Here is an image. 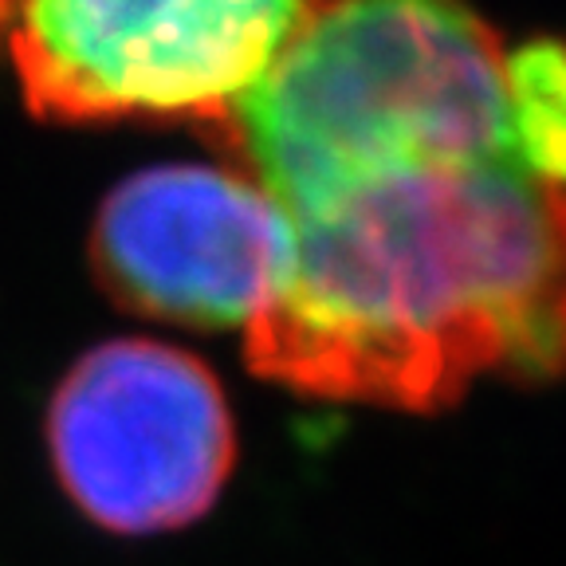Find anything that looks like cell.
<instances>
[{
    "mask_svg": "<svg viewBox=\"0 0 566 566\" xmlns=\"http://www.w3.org/2000/svg\"><path fill=\"white\" fill-rule=\"evenodd\" d=\"M558 189L507 150L389 154L275 189L287 264L244 327L248 366L381 409L457 406L484 374L555 378Z\"/></svg>",
    "mask_w": 566,
    "mask_h": 566,
    "instance_id": "6da1fadb",
    "label": "cell"
},
{
    "mask_svg": "<svg viewBox=\"0 0 566 566\" xmlns=\"http://www.w3.org/2000/svg\"><path fill=\"white\" fill-rule=\"evenodd\" d=\"M504 55L469 0H307L224 138L264 193L389 154L523 158Z\"/></svg>",
    "mask_w": 566,
    "mask_h": 566,
    "instance_id": "7a4b0ae2",
    "label": "cell"
},
{
    "mask_svg": "<svg viewBox=\"0 0 566 566\" xmlns=\"http://www.w3.org/2000/svg\"><path fill=\"white\" fill-rule=\"evenodd\" d=\"M303 12L307 0H20L9 44L35 115L224 130Z\"/></svg>",
    "mask_w": 566,
    "mask_h": 566,
    "instance_id": "3957f363",
    "label": "cell"
},
{
    "mask_svg": "<svg viewBox=\"0 0 566 566\" xmlns=\"http://www.w3.org/2000/svg\"><path fill=\"white\" fill-rule=\"evenodd\" d=\"M48 457L63 495L111 535L197 523L237 469V421L217 374L154 338H111L48 401Z\"/></svg>",
    "mask_w": 566,
    "mask_h": 566,
    "instance_id": "277c9868",
    "label": "cell"
},
{
    "mask_svg": "<svg viewBox=\"0 0 566 566\" xmlns=\"http://www.w3.org/2000/svg\"><path fill=\"white\" fill-rule=\"evenodd\" d=\"M91 264L126 311L197 331L248 327L280 287L287 224L248 174L142 169L98 209Z\"/></svg>",
    "mask_w": 566,
    "mask_h": 566,
    "instance_id": "5b68a950",
    "label": "cell"
},
{
    "mask_svg": "<svg viewBox=\"0 0 566 566\" xmlns=\"http://www.w3.org/2000/svg\"><path fill=\"white\" fill-rule=\"evenodd\" d=\"M507 115L520 154L543 181L563 186V52L555 40H531L504 55Z\"/></svg>",
    "mask_w": 566,
    "mask_h": 566,
    "instance_id": "8992f818",
    "label": "cell"
},
{
    "mask_svg": "<svg viewBox=\"0 0 566 566\" xmlns=\"http://www.w3.org/2000/svg\"><path fill=\"white\" fill-rule=\"evenodd\" d=\"M17 4L20 0H0V35H9L12 17H17Z\"/></svg>",
    "mask_w": 566,
    "mask_h": 566,
    "instance_id": "52a82bcc",
    "label": "cell"
}]
</instances>
